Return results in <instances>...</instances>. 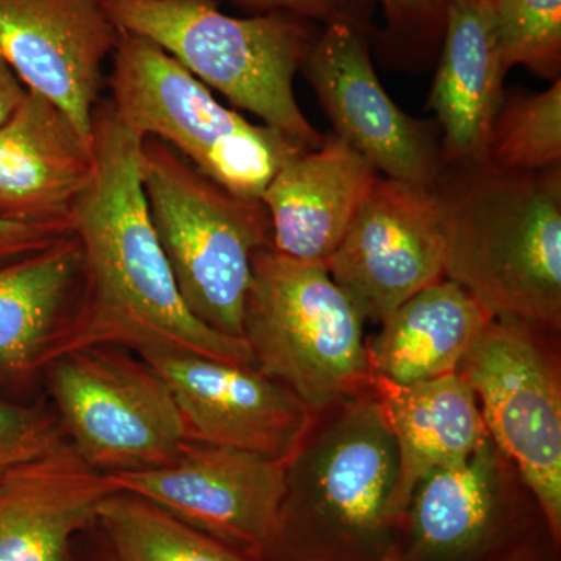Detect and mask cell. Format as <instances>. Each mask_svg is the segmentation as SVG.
Masks as SVG:
<instances>
[{"label":"cell","mask_w":561,"mask_h":561,"mask_svg":"<svg viewBox=\"0 0 561 561\" xmlns=\"http://www.w3.org/2000/svg\"><path fill=\"white\" fill-rule=\"evenodd\" d=\"M92 124L94 172L72 216L83 298L57 356L87 346L181 350L256 367L249 343L210 330L184 305L147 208L142 139L122 125L108 99Z\"/></svg>","instance_id":"1"},{"label":"cell","mask_w":561,"mask_h":561,"mask_svg":"<svg viewBox=\"0 0 561 561\" xmlns=\"http://www.w3.org/2000/svg\"><path fill=\"white\" fill-rule=\"evenodd\" d=\"M445 232V278L493 319L559 330L561 165L502 172L443 164L432 184Z\"/></svg>","instance_id":"2"},{"label":"cell","mask_w":561,"mask_h":561,"mask_svg":"<svg viewBox=\"0 0 561 561\" xmlns=\"http://www.w3.org/2000/svg\"><path fill=\"white\" fill-rule=\"evenodd\" d=\"M397 443L375 391L313 415L286 461L275 534L260 561H389Z\"/></svg>","instance_id":"3"},{"label":"cell","mask_w":561,"mask_h":561,"mask_svg":"<svg viewBox=\"0 0 561 561\" xmlns=\"http://www.w3.org/2000/svg\"><path fill=\"white\" fill-rule=\"evenodd\" d=\"M121 33L161 47L195 79L305 150L323 142L295 98L294 81L319 38V22L267 11L221 13L217 0H101Z\"/></svg>","instance_id":"4"},{"label":"cell","mask_w":561,"mask_h":561,"mask_svg":"<svg viewBox=\"0 0 561 561\" xmlns=\"http://www.w3.org/2000/svg\"><path fill=\"white\" fill-rule=\"evenodd\" d=\"M140 179L184 305L210 330L243 339L251 261L272 245L264 203L225 190L157 138L140 142Z\"/></svg>","instance_id":"5"},{"label":"cell","mask_w":561,"mask_h":561,"mask_svg":"<svg viewBox=\"0 0 561 561\" xmlns=\"http://www.w3.org/2000/svg\"><path fill=\"white\" fill-rule=\"evenodd\" d=\"M364 316L324 262L256 251L243 311V339L257 370L316 413L370 390Z\"/></svg>","instance_id":"6"},{"label":"cell","mask_w":561,"mask_h":561,"mask_svg":"<svg viewBox=\"0 0 561 561\" xmlns=\"http://www.w3.org/2000/svg\"><path fill=\"white\" fill-rule=\"evenodd\" d=\"M108 77L122 125L157 138L232 194L261 201L276 172L308 151L267 125L227 108L190 70L157 44L121 33Z\"/></svg>","instance_id":"7"},{"label":"cell","mask_w":561,"mask_h":561,"mask_svg":"<svg viewBox=\"0 0 561 561\" xmlns=\"http://www.w3.org/2000/svg\"><path fill=\"white\" fill-rule=\"evenodd\" d=\"M131 353L87 346L43 370L66 440L103 474L164 467L192 440L171 387Z\"/></svg>","instance_id":"8"},{"label":"cell","mask_w":561,"mask_h":561,"mask_svg":"<svg viewBox=\"0 0 561 561\" xmlns=\"http://www.w3.org/2000/svg\"><path fill=\"white\" fill-rule=\"evenodd\" d=\"M491 440L518 468L553 545H561V390L529 324L490 319L459 370Z\"/></svg>","instance_id":"9"},{"label":"cell","mask_w":561,"mask_h":561,"mask_svg":"<svg viewBox=\"0 0 561 561\" xmlns=\"http://www.w3.org/2000/svg\"><path fill=\"white\" fill-rule=\"evenodd\" d=\"M442 210L432 186L379 175L327 261L364 319L381 321L445 278Z\"/></svg>","instance_id":"10"},{"label":"cell","mask_w":561,"mask_h":561,"mask_svg":"<svg viewBox=\"0 0 561 561\" xmlns=\"http://www.w3.org/2000/svg\"><path fill=\"white\" fill-rule=\"evenodd\" d=\"M370 38L346 22L323 25L300 72L335 136L382 176L432 186L443 168L440 128L409 116L387 94L373 65Z\"/></svg>","instance_id":"11"},{"label":"cell","mask_w":561,"mask_h":561,"mask_svg":"<svg viewBox=\"0 0 561 561\" xmlns=\"http://www.w3.org/2000/svg\"><path fill=\"white\" fill-rule=\"evenodd\" d=\"M111 478L121 491L153 502L194 529L260 561L278 523L286 461L190 440L164 467Z\"/></svg>","instance_id":"12"},{"label":"cell","mask_w":561,"mask_h":561,"mask_svg":"<svg viewBox=\"0 0 561 561\" xmlns=\"http://www.w3.org/2000/svg\"><path fill=\"white\" fill-rule=\"evenodd\" d=\"M138 356L171 387L192 440L287 461L311 427L305 402L256 367L181 350Z\"/></svg>","instance_id":"13"},{"label":"cell","mask_w":561,"mask_h":561,"mask_svg":"<svg viewBox=\"0 0 561 561\" xmlns=\"http://www.w3.org/2000/svg\"><path fill=\"white\" fill-rule=\"evenodd\" d=\"M119 38L101 0H0V57L87 139Z\"/></svg>","instance_id":"14"},{"label":"cell","mask_w":561,"mask_h":561,"mask_svg":"<svg viewBox=\"0 0 561 561\" xmlns=\"http://www.w3.org/2000/svg\"><path fill=\"white\" fill-rule=\"evenodd\" d=\"M490 435L467 459L432 472L413 491L389 561H479L541 522L502 478Z\"/></svg>","instance_id":"15"},{"label":"cell","mask_w":561,"mask_h":561,"mask_svg":"<svg viewBox=\"0 0 561 561\" xmlns=\"http://www.w3.org/2000/svg\"><path fill=\"white\" fill-rule=\"evenodd\" d=\"M94 162V140L54 103L27 90L0 124V219L72 234L73 210Z\"/></svg>","instance_id":"16"},{"label":"cell","mask_w":561,"mask_h":561,"mask_svg":"<svg viewBox=\"0 0 561 561\" xmlns=\"http://www.w3.org/2000/svg\"><path fill=\"white\" fill-rule=\"evenodd\" d=\"M121 491L62 443L0 479V561H76L80 535Z\"/></svg>","instance_id":"17"},{"label":"cell","mask_w":561,"mask_h":561,"mask_svg":"<svg viewBox=\"0 0 561 561\" xmlns=\"http://www.w3.org/2000/svg\"><path fill=\"white\" fill-rule=\"evenodd\" d=\"M379 175L345 140L324 135L320 147L287 161L262 194L273 249L327 264Z\"/></svg>","instance_id":"18"},{"label":"cell","mask_w":561,"mask_h":561,"mask_svg":"<svg viewBox=\"0 0 561 561\" xmlns=\"http://www.w3.org/2000/svg\"><path fill=\"white\" fill-rule=\"evenodd\" d=\"M440 49L427 105L440 128L443 164L482 161L507 77L491 0H449Z\"/></svg>","instance_id":"19"},{"label":"cell","mask_w":561,"mask_h":561,"mask_svg":"<svg viewBox=\"0 0 561 561\" xmlns=\"http://www.w3.org/2000/svg\"><path fill=\"white\" fill-rule=\"evenodd\" d=\"M76 236L0 265V381L43 371L68 337L83 298Z\"/></svg>","instance_id":"20"},{"label":"cell","mask_w":561,"mask_h":561,"mask_svg":"<svg viewBox=\"0 0 561 561\" xmlns=\"http://www.w3.org/2000/svg\"><path fill=\"white\" fill-rule=\"evenodd\" d=\"M397 443L400 476L393 508L400 524L413 491L432 472L467 459L489 437L478 398L460 373L400 386L371 378Z\"/></svg>","instance_id":"21"},{"label":"cell","mask_w":561,"mask_h":561,"mask_svg":"<svg viewBox=\"0 0 561 561\" xmlns=\"http://www.w3.org/2000/svg\"><path fill=\"white\" fill-rule=\"evenodd\" d=\"M490 319L463 287L442 278L381 321L367 342L371 378L408 386L457 373Z\"/></svg>","instance_id":"22"},{"label":"cell","mask_w":561,"mask_h":561,"mask_svg":"<svg viewBox=\"0 0 561 561\" xmlns=\"http://www.w3.org/2000/svg\"><path fill=\"white\" fill-rule=\"evenodd\" d=\"M98 527L121 561H253L127 491L103 502Z\"/></svg>","instance_id":"23"},{"label":"cell","mask_w":561,"mask_h":561,"mask_svg":"<svg viewBox=\"0 0 561 561\" xmlns=\"http://www.w3.org/2000/svg\"><path fill=\"white\" fill-rule=\"evenodd\" d=\"M482 161L502 172H538L561 165V79L542 92L504 94Z\"/></svg>","instance_id":"24"},{"label":"cell","mask_w":561,"mask_h":561,"mask_svg":"<svg viewBox=\"0 0 561 561\" xmlns=\"http://www.w3.org/2000/svg\"><path fill=\"white\" fill-rule=\"evenodd\" d=\"M505 70L561 79V0H491Z\"/></svg>","instance_id":"25"},{"label":"cell","mask_w":561,"mask_h":561,"mask_svg":"<svg viewBox=\"0 0 561 561\" xmlns=\"http://www.w3.org/2000/svg\"><path fill=\"white\" fill-rule=\"evenodd\" d=\"M386 28L379 46L397 60L421 62L442 47L449 0H379Z\"/></svg>","instance_id":"26"},{"label":"cell","mask_w":561,"mask_h":561,"mask_svg":"<svg viewBox=\"0 0 561 561\" xmlns=\"http://www.w3.org/2000/svg\"><path fill=\"white\" fill-rule=\"evenodd\" d=\"M66 440L57 415L0 398V479L18 465L51 451Z\"/></svg>","instance_id":"27"},{"label":"cell","mask_w":561,"mask_h":561,"mask_svg":"<svg viewBox=\"0 0 561 561\" xmlns=\"http://www.w3.org/2000/svg\"><path fill=\"white\" fill-rule=\"evenodd\" d=\"M230 2L256 10L257 13L290 11L323 25L346 22L362 31L370 28L367 0H230Z\"/></svg>","instance_id":"28"},{"label":"cell","mask_w":561,"mask_h":561,"mask_svg":"<svg viewBox=\"0 0 561 561\" xmlns=\"http://www.w3.org/2000/svg\"><path fill=\"white\" fill-rule=\"evenodd\" d=\"M559 551L540 522L479 561H557Z\"/></svg>","instance_id":"29"},{"label":"cell","mask_w":561,"mask_h":561,"mask_svg":"<svg viewBox=\"0 0 561 561\" xmlns=\"http://www.w3.org/2000/svg\"><path fill=\"white\" fill-rule=\"evenodd\" d=\"M68 236V234H65ZM62 234L0 219V265L47 249Z\"/></svg>","instance_id":"30"},{"label":"cell","mask_w":561,"mask_h":561,"mask_svg":"<svg viewBox=\"0 0 561 561\" xmlns=\"http://www.w3.org/2000/svg\"><path fill=\"white\" fill-rule=\"evenodd\" d=\"M25 90L10 66L0 57V124H3L24 99Z\"/></svg>","instance_id":"31"},{"label":"cell","mask_w":561,"mask_h":561,"mask_svg":"<svg viewBox=\"0 0 561 561\" xmlns=\"http://www.w3.org/2000/svg\"><path fill=\"white\" fill-rule=\"evenodd\" d=\"M99 531H101V529H99ZM76 561H121V559L116 556V552L111 549L108 541L105 540L101 531V538H99V541L95 542L91 549H88V551L83 553L76 551Z\"/></svg>","instance_id":"32"}]
</instances>
